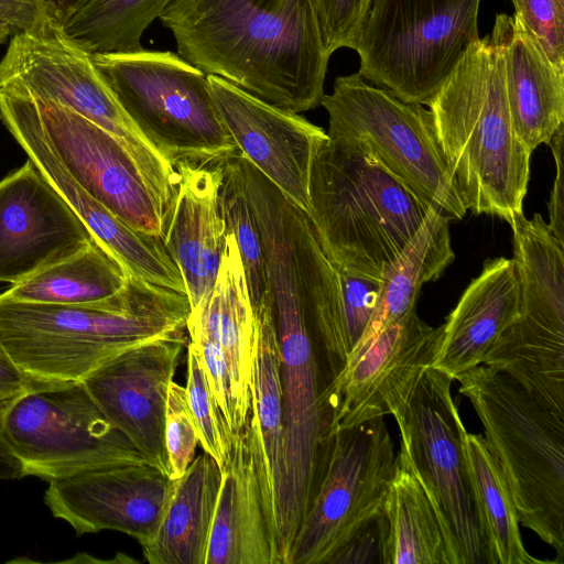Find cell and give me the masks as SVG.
<instances>
[{
    "label": "cell",
    "mask_w": 564,
    "mask_h": 564,
    "mask_svg": "<svg viewBox=\"0 0 564 564\" xmlns=\"http://www.w3.org/2000/svg\"><path fill=\"white\" fill-rule=\"evenodd\" d=\"M91 56L121 108L173 166L210 164L239 152L207 75L176 53L140 47Z\"/></svg>",
    "instance_id": "52a82bcc"
},
{
    "label": "cell",
    "mask_w": 564,
    "mask_h": 564,
    "mask_svg": "<svg viewBox=\"0 0 564 564\" xmlns=\"http://www.w3.org/2000/svg\"><path fill=\"white\" fill-rule=\"evenodd\" d=\"M196 347L210 389L234 434L247 423L251 410V395L237 381L220 346L202 334H188Z\"/></svg>",
    "instance_id": "836d02e7"
},
{
    "label": "cell",
    "mask_w": 564,
    "mask_h": 564,
    "mask_svg": "<svg viewBox=\"0 0 564 564\" xmlns=\"http://www.w3.org/2000/svg\"><path fill=\"white\" fill-rule=\"evenodd\" d=\"M207 80L239 152L308 215L311 171L327 133L299 113L272 106L221 77L207 75Z\"/></svg>",
    "instance_id": "ac0fdd59"
},
{
    "label": "cell",
    "mask_w": 564,
    "mask_h": 564,
    "mask_svg": "<svg viewBox=\"0 0 564 564\" xmlns=\"http://www.w3.org/2000/svg\"><path fill=\"white\" fill-rule=\"evenodd\" d=\"M29 98L45 139L68 174L123 223L162 238L160 207L124 148L76 111Z\"/></svg>",
    "instance_id": "5bb4252c"
},
{
    "label": "cell",
    "mask_w": 564,
    "mask_h": 564,
    "mask_svg": "<svg viewBox=\"0 0 564 564\" xmlns=\"http://www.w3.org/2000/svg\"><path fill=\"white\" fill-rule=\"evenodd\" d=\"M186 344L185 328L167 333L123 350L83 380L108 420L167 476L166 399Z\"/></svg>",
    "instance_id": "9a60e30c"
},
{
    "label": "cell",
    "mask_w": 564,
    "mask_h": 564,
    "mask_svg": "<svg viewBox=\"0 0 564 564\" xmlns=\"http://www.w3.org/2000/svg\"><path fill=\"white\" fill-rule=\"evenodd\" d=\"M24 476L21 462L0 437V481L19 479Z\"/></svg>",
    "instance_id": "7bdbcfd3"
},
{
    "label": "cell",
    "mask_w": 564,
    "mask_h": 564,
    "mask_svg": "<svg viewBox=\"0 0 564 564\" xmlns=\"http://www.w3.org/2000/svg\"><path fill=\"white\" fill-rule=\"evenodd\" d=\"M223 163L178 162L177 193L162 235L195 308L216 281L227 234L219 205Z\"/></svg>",
    "instance_id": "ffe728a7"
},
{
    "label": "cell",
    "mask_w": 564,
    "mask_h": 564,
    "mask_svg": "<svg viewBox=\"0 0 564 564\" xmlns=\"http://www.w3.org/2000/svg\"><path fill=\"white\" fill-rule=\"evenodd\" d=\"M480 0H372L352 50L359 74L400 100L426 105L478 41Z\"/></svg>",
    "instance_id": "ba28073f"
},
{
    "label": "cell",
    "mask_w": 564,
    "mask_h": 564,
    "mask_svg": "<svg viewBox=\"0 0 564 564\" xmlns=\"http://www.w3.org/2000/svg\"><path fill=\"white\" fill-rule=\"evenodd\" d=\"M185 390L197 430L198 444L223 469L230 458L235 434L210 389L202 358L191 341L187 345Z\"/></svg>",
    "instance_id": "d6a6232c"
},
{
    "label": "cell",
    "mask_w": 564,
    "mask_h": 564,
    "mask_svg": "<svg viewBox=\"0 0 564 564\" xmlns=\"http://www.w3.org/2000/svg\"><path fill=\"white\" fill-rule=\"evenodd\" d=\"M50 14L43 0H0V45L34 29Z\"/></svg>",
    "instance_id": "ab89813d"
},
{
    "label": "cell",
    "mask_w": 564,
    "mask_h": 564,
    "mask_svg": "<svg viewBox=\"0 0 564 564\" xmlns=\"http://www.w3.org/2000/svg\"><path fill=\"white\" fill-rule=\"evenodd\" d=\"M514 15L540 44L552 65L564 73V0H510Z\"/></svg>",
    "instance_id": "8d00e7d4"
},
{
    "label": "cell",
    "mask_w": 564,
    "mask_h": 564,
    "mask_svg": "<svg viewBox=\"0 0 564 564\" xmlns=\"http://www.w3.org/2000/svg\"><path fill=\"white\" fill-rule=\"evenodd\" d=\"M387 520L382 512L354 536L334 557L332 564L384 563Z\"/></svg>",
    "instance_id": "f35d334b"
},
{
    "label": "cell",
    "mask_w": 564,
    "mask_h": 564,
    "mask_svg": "<svg viewBox=\"0 0 564 564\" xmlns=\"http://www.w3.org/2000/svg\"><path fill=\"white\" fill-rule=\"evenodd\" d=\"M0 91L67 107L111 134L130 154L166 217L177 174L121 108L93 56L74 44L52 14L14 35L0 59Z\"/></svg>",
    "instance_id": "8992f818"
},
{
    "label": "cell",
    "mask_w": 564,
    "mask_h": 564,
    "mask_svg": "<svg viewBox=\"0 0 564 564\" xmlns=\"http://www.w3.org/2000/svg\"><path fill=\"white\" fill-rule=\"evenodd\" d=\"M175 481L149 463L107 465L48 481L44 502L77 535L112 530L142 545L154 536Z\"/></svg>",
    "instance_id": "e0dca14e"
},
{
    "label": "cell",
    "mask_w": 564,
    "mask_h": 564,
    "mask_svg": "<svg viewBox=\"0 0 564 564\" xmlns=\"http://www.w3.org/2000/svg\"><path fill=\"white\" fill-rule=\"evenodd\" d=\"M321 106L328 113V137L360 143L420 200L451 220L466 215L429 109L368 84L359 73L338 76Z\"/></svg>",
    "instance_id": "9c48e42d"
},
{
    "label": "cell",
    "mask_w": 564,
    "mask_h": 564,
    "mask_svg": "<svg viewBox=\"0 0 564 564\" xmlns=\"http://www.w3.org/2000/svg\"><path fill=\"white\" fill-rule=\"evenodd\" d=\"M564 124L561 126L547 145H550L555 161V178L547 203L549 223L551 232L564 243V204H563V180H564Z\"/></svg>",
    "instance_id": "60d3db41"
},
{
    "label": "cell",
    "mask_w": 564,
    "mask_h": 564,
    "mask_svg": "<svg viewBox=\"0 0 564 564\" xmlns=\"http://www.w3.org/2000/svg\"><path fill=\"white\" fill-rule=\"evenodd\" d=\"M328 55L352 48L372 0H310Z\"/></svg>",
    "instance_id": "74e56055"
},
{
    "label": "cell",
    "mask_w": 564,
    "mask_h": 564,
    "mask_svg": "<svg viewBox=\"0 0 564 564\" xmlns=\"http://www.w3.org/2000/svg\"><path fill=\"white\" fill-rule=\"evenodd\" d=\"M442 336L411 311L356 352L323 392L328 435L392 413L432 367Z\"/></svg>",
    "instance_id": "4fadbf2b"
},
{
    "label": "cell",
    "mask_w": 564,
    "mask_h": 564,
    "mask_svg": "<svg viewBox=\"0 0 564 564\" xmlns=\"http://www.w3.org/2000/svg\"><path fill=\"white\" fill-rule=\"evenodd\" d=\"M455 380L471 403L485 442L510 490L520 524L564 563V417L511 377L485 365Z\"/></svg>",
    "instance_id": "5b68a950"
},
{
    "label": "cell",
    "mask_w": 564,
    "mask_h": 564,
    "mask_svg": "<svg viewBox=\"0 0 564 564\" xmlns=\"http://www.w3.org/2000/svg\"><path fill=\"white\" fill-rule=\"evenodd\" d=\"M164 438L170 477L178 479L194 459L198 435L185 387L174 381L167 392Z\"/></svg>",
    "instance_id": "d590c367"
},
{
    "label": "cell",
    "mask_w": 564,
    "mask_h": 564,
    "mask_svg": "<svg viewBox=\"0 0 564 564\" xmlns=\"http://www.w3.org/2000/svg\"><path fill=\"white\" fill-rule=\"evenodd\" d=\"M189 312L185 294L132 276L95 306L21 302L0 293V343L34 383L77 382L128 348L186 328Z\"/></svg>",
    "instance_id": "7a4b0ae2"
},
{
    "label": "cell",
    "mask_w": 564,
    "mask_h": 564,
    "mask_svg": "<svg viewBox=\"0 0 564 564\" xmlns=\"http://www.w3.org/2000/svg\"><path fill=\"white\" fill-rule=\"evenodd\" d=\"M395 453L384 416L335 432L286 564H332L383 510Z\"/></svg>",
    "instance_id": "30bf717a"
},
{
    "label": "cell",
    "mask_w": 564,
    "mask_h": 564,
    "mask_svg": "<svg viewBox=\"0 0 564 564\" xmlns=\"http://www.w3.org/2000/svg\"><path fill=\"white\" fill-rule=\"evenodd\" d=\"M0 437L25 476L46 481L107 465L148 463L83 381L28 391L4 415Z\"/></svg>",
    "instance_id": "7c38bea8"
},
{
    "label": "cell",
    "mask_w": 564,
    "mask_h": 564,
    "mask_svg": "<svg viewBox=\"0 0 564 564\" xmlns=\"http://www.w3.org/2000/svg\"><path fill=\"white\" fill-rule=\"evenodd\" d=\"M172 0H78L58 21L90 55L142 47L141 36Z\"/></svg>",
    "instance_id": "4dcf8cb0"
},
{
    "label": "cell",
    "mask_w": 564,
    "mask_h": 564,
    "mask_svg": "<svg viewBox=\"0 0 564 564\" xmlns=\"http://www.w3.org/2000/svg\"><path fill=\"white\" fill-rule=\"evenodd\" d=\"M464 449L486 564L555 563L535 558L525 550L510 490L484 436L466 431Z\"/></svg>",
    "instance_id": "f1b7e54d"
},
{
    "label": "cell",
    "mask_w": 564,
    "mask_h": 564,
    "mask_svg": "<svg viewBox=\"0 0 564 564\" xmlns=\"http://www.w3.org/2000/svg\"><path fill=\"white\" fill-rule=\"evenodd\" d=\"M93 241L31 160L0 180V283H19Z\"/></svg>",
    "instance_id": "d6986e66"
},
{
    "label": "cell",
    "mask_w": 564,
    "mask_h": 564,
    "mask_svg": "<svg viewBox=\"0 0 564 564\" xmlns=\"http://www.w3.org/2000/svg\"><path fill=\"white\" fill-rule=\"evenodd\" d=\"M51 13L59 20L78 0H43Z\"/></svg>",
    "instance_id": "ee69618b"
},
{
    "label": "cell",
    "mask_w": 564,
    "mask_h": 564,
    "mask_svg": "<svg viewBox=\"0 0 564 564\" xmlns=\"http://www.w3.org/2000/svg\"><path fill=\"white\" fill-rule=\"evenodd\" d=\"M221 469L203 451L175 481L154 536L141 545L150 564H206Z\"/></svg>",
    "instance_id": "cb8c5ba5"
},
{
    "label": "cell",
    "mask_w": 564,
    "mask_h": 564,
    "mask_svg": "<svg viewBox=\"0 0 564 564\" xmlns=\"http://www.w3.org/2000/svg\"><path fill=\"white\" fill-rule=\"evenodd\" d=\"M254 317L249 420L253 431L254 459L264 510L278 551L274 534V492L281 464L283 402L279 338L267 295L257 313H254Z\"/></svg>",
    "instance_id": "484cf974"
},
{
    "label": "cell",
    "mask_w": 564,
    "mask_h": 564,
    "mask_svg": "<svg viewBox=\"0 0 564 564\" xmlns=\"http://www.w3.org/2000/svg\"><path fill=\"white\" fill-rule=\"evenodd\" d=\"M335 269L340 285L344 341L349 361L373 317L381 280Z\"/></svg>",
    "instance_id": "e575fe53"
},
{
    "label": "cell",
    "mask_w": 564,
    "mask_h": 564,
    "mask_svg": "<svg viewBox=\"0 0 564 564\" xmlns=\"http://www.w3.org/2000/svg\"><path fill=\"white\" fill-rule=\"evenodd\" d=\"M520 314V285L512 259L485 261L442 325L432 367L453 380L482 364L501 333Z\"/></svg>",
    "instance_id": "603a6c76"
},
{
    "label": "cell",
    "mask_w": 564,
    "mask_h": 564,
    "mask_svg": "<svg viewBox=\"0 0 564 564\" xmlns=\"http://www.w3.org/2000/svg\"><path fill=\"white\" fill-rule=\"evenodd\" d=\"M489 36L503 58L513 129L533 152L539 145L549 144L564 124V73L552 65L514 14H497Z\"/></svg>",
    "instance_id": "44dd1931"
},
{
    "label": "cell",
    "mask_w": 564,
    "mask_h": 564,
    "mask_svg": "<svg viewBox=\"0 0 564 564\" xmlns=\"http://www.w3.org/2000/svg\"><path fill=\"white\" fill-rule=\"evenodd\" d=\"M449 221L447 215L432 208L411 242L386 267L373 317L351 357L387 326L415 310L422 286L438 279L454 261Z\"/></svg>",
    "instance_id": "4316f807"
},
{
    "label": "cell",
    "mask_w": 564,
    "mask_h": 564,
    "mask_svg": "<svg viewBox=\"0 0 564 564\" xmlns=\"http://www.w3.org/2000/svg\"><path fill=\"white\" fill-rule=\"evenodd\" d=\"M206 564H283L264 510L249 419L221 469Z\"/></svg>",
    "instance_id": "7402d4cb"
},
{
    "label": "cell",
    "mask_w": 564,
    "mask_h": 564,
    "mask_svg": "<svg viewBox=\"0 0 564 564\" xmlns=\"http://www.w3.org/2000/svg\"><path fill=\"white\" fill-rule=\"evenodd\" d=\"M128 273L96 240L84 250L12 284L8 299L74 306H95L115 296Z\"/></svg>",
    "instance_id": "f546056e"
},
{
    "label": "cell",
    "mask_w": 564,
    "mask_h": 564,
    "mask_svg": "<svg viewBox=\"0 0 564 564\" xmlns=\"http://www.w3.org/2000/svg\"><path fill=\"white\" fill-rule=\"evenodd\" d=\"M36 386L12 361L0 343V425L14 402Z\"/></svg>",
    "instance_id": "b9f144b4"
},
{
    "label": "cell",
    "mask_w": 564,
    "mask_h": 564,
    "mask_svg": "<svg viewBox=\"0 0 564 564\" xmlns=\"http://www.w3.org/2000/svg\"><path fill=\"white\" fill-rule=\"evenodd\" d=\"M219 205L227 230L236 239L256 313L267 295L265 259L261 231L234 155L223 163Z\"/></svg>",
    "instance_id": "1f68e13d"
},
{
    "label": "cell",
    "mask_w": 564,
    "mask_h": 564,
    "mask_svg": "<svg viewBox=\"0 0 564 564\" xmlns=\"http://www.w3.org/2000/svg\"><path fill=\"white\" fill-rule=\"evenodd\" d=\"M0 119L28 159L128 275L163 288L177 285L181 273L162 238L123 223L68 174L45 139L29 97L0 91Z\"/></svg>",
    "instance_id": "2e32d148"
},
{
    "label": "cell",
    "mask_w": 564,
    "mask_h": 564,
    "mask_svg": "<svg viewBox=\"0 0 564 564\" xmlns=\"http://www.w3.org/2000/svg\"><path fill=\"white\" fill-rule=\"evenodd\" d=\"M383 564H448L444 532L424 486L400 448L383 503Z\"/></svg>",
    "instance_id": "83f0119b"
},
{
    "label": "cell",
    "mask_w": 564,
    "mask_h": 564,
    "mask_svg": "<svg viewBox=\"0 0 564 564\" xmlns=\"http://www.w3.org/2000/svg\"><path fill=\"white\" fill-rule=\"evenodd\" d=\"M159 20L205 75L295 113L321 106L330 55L310 0H172Z\"/></svg>",
    "instance_id": "6da1fadb"
},
{
    "label": "cell",
    "mask_w": 564,
    "mask_h": 564,
    "mask_svg": "<svg viewBox=\"0 0 564 564\" xmlns=\"http://www.w3.org/2000/svg\"><path fill=\"white\" fill-rule=\"evenodd\" d=\"M254 327L256 317L243 264L236 239L227 230L214 286L191 310L186 329L188 334H202L220 346L237 381L248 393L252 375Z\"/></svg>",
    "instance_id": "d4e9b609"
},
{
    "label": "cell",
    "mask_w": 564,
    "mask_h": 564,
    "mask_svg": "<svg viewBox=\"0 0 564 564\" xmlns=\"http://www.w3.org/2000/svg\"><path fill=\"white\" fill-rule=\"evenodd\" d=\"M426 106L466 209L508 224L522 214L532 152L513 129L503 58L490 36L465 51Z\"/></svg>",
    "instance_id": "3957f363"
},
{
    "label": "cell",
    "mask_w": 564,
    "mask_h": 564,
    "mask_svg": "<svg viewBox=\"0 0 564 564\" xmlns=\"http://www.w3.org/2000/svg\"><path fill=\"white\" fill-rule=\"evenodd\" d=\"M453 379L427 368L393 413L408 455L441 522L448 564H484L464 449L465 425L452 397Z\"/></svg>",
    "instance_id": "8fae6325"
},
{
    "label": "cell",
    "mask_w": 564,
    "mask_h": 564,
    "mask_svg": "<svg viewBox=\"0 0 564 564\" xmlns=\"http://www.w3.org/2000/svg\"><path fill=\"white\" fill-rule=\"evenodd\" d=\"M308 218L333 265L381 280L429 212L360 143L328 137L310 177Z\"/></svg>",
    "instance_id": "277c9868"
}]
</instances>
